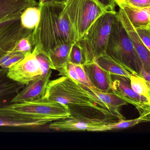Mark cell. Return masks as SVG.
I'll list each match as a JSON object with an SVG mask.
<instances>
[{
	"label": "cell",
	"instance_id": "1",
	"mask_svg": "<svg viewBox=\"0 0 150 150\" xmlns=\"http://www.w3.org/2000/svg\"><path fill=\"white\" fill-rule=\"evenodd\" d=\"M44 97L66 106L70 118L108 122L120 120L92 91L67 76L50 80Z\"/></svg>",
	"mask_w": 150,
	"mask_h": 150
},
{
	"label": "cell",
	"instance_id": "2",
	"mask_svg": "<svg viewBox=\"0 0 150 150\" xmlns=\"http://www.w3.org/2000/svg\"><path fill=\"white\" fill-rule=\"evenodd\" d=\"M38 5L41 19L32 32L35 45L32 52L47 57L50 51L57 45L75 42L65 1Z\"/></svg>",
	"mask_w": 150,
	"mask_h": 150
},
{
	"label": "cell",
	"instance_id": "3",
	"mask_svg": "<svg viewBox=\"0 0 150 150\" xmlns=\"http://www.w3.org/2000/svg\"><path fill=\"white\" fill-rule=\"evenodd\" d=\"M0 115L17 120L48 123L71 117L66 106L45 97L31 101L13 103L0 108Z\"/></svg>",
	"mask_w": 150,
	"mask_h": 150
},
{
	"label": "cell",
	"instance_id": "4",
	"mask_svg": "<svg viewBox=\"0 0 150 150\" xmlns=\"http://www.w3.org/2000/svg\"><path fill=\"white\" fill-rule=\"evenodd\" d=\"M105 55L132 75L139 76L143 64L117 13L111 26Z\"/></svg>",
	"mask_w": 150,
	"mask_h": 150
},
{
	"label": "cell",
	"instance_id": "5",
	"mask_svg": "<svg viewBox=\"0 0 150 150\" xmlns=\"http://www.w3.org/2000/svg\"><path fill=\"white\" fill-rule=\"evenodd\" d=\"M115 14L108 12L99 16L90 25L84 35L76 42L82 51L84 64L93 63L101 56L105 55Z\"/></svg>",
	"mask_w": 150,
	"mask_h": 150
},
{
	"label": "cell",
	"instance_id": "6",
	"mask_svg": "<svg viewBox=\"0 0 150 150\" xmlns=\"http://www.w3.org/2000/svg\"><path fill=\"white\" fill-rule=\"evenodd\" d=\"M65 2L75 42L97 18L109 12L98 0H66Z\"/></svg>",
	"mask_w": 150,
	"mask_h": 150
},
{
	"label": "cell",
	"instance_id": "7",
	"mask_svg": "<svg viewBox=\"0 0 150 150\" xmlns=\"http://www.w3.org/2000/svg\"><path fill=\"white\" fill-rule=\"evenodd\" d=\"M22 12L0 21V58L13 51L19 40L33 31L22 26Z\"/></svg>",
	"mask_w": 150,
	"mask_h": 150
},
{
	"label": "cell",
	"instance_id": "8",
	"mask_svg": "<svg viewBox=\"0 0 150 150\" xmlns=\"http://www.w3.org/2000/svg\"><path fill=\"white\" fill-rule=\"evenodd\" d=\"M111 79L110 93L133 105L138 110L139 115L150 114V100L132 90L129 79L115 74H111Z\"/></svg>",
	"mask_w": 150,
	"mask_h": 150
},
{
	"label": "cell",
	"instance_id": "9",
	"mask_svg": "<svg viewBox=\"0 0 150 150\" xmlns=\"http://www.w3.org/2000/svg\"><path fill=\"white\" fill-rule=\"evenodd\" d=\"M7 75L16 82L27 85L38 77L42 75L40 64L33 52L9 67Z\"/></svg>",
	"mask_w": 150,
	"mask_h": 150
},
{
	"label": "cell",
	"instance_id": "10",
	"mask_svg": "<svg viewBox=\"0 0 150 150\" xmlns=\"http://www.w3.org/2000/svg\"><path fill=\"white\" fill-rule=\"evenodd\" d=\"M102 121H88L74 118H68L52 122L49 128L57 131L71 132L87 131L89 132H106L108 130L107 123Z\"/></svg>",
	"mask_w": 150,
	"mask_h": 150
},
{
	"label": "cell",
	"instance_id": "11",
	"mask_svg": "<svg viewBox=\"0 0 150 150\" xmlns=\"http://www.w3.org/2000/svg\"><path fill=\"white\" fill-rule=\"evenodd\" d=\"M117 14L120 19L128 37L133 44L143 67L150 73V51L145 46L133 25L130 22L125 12L119 8Z\"/></svg>",
	"mask_w": 150,
	"mask_h": 150
},
{
	"label": "cell",
	"instance_id": "12",
	"mask_svg": "<svg viewBox=\"0 0 150 150\" xmlns=\"http://www.w3.org/2000/svg\"><path fill=\"white\" fill-rule=\"evenodd\" d=\"M52 71L46 75H41L26 85L12 101L13 103L31 101L44 97Z\"/></svg>",
	"mask_w": 150,
	"mask_h": 150
},
{
	"label": "cell",
	"instance_id": "13",
	"mask_svg": "<svg viewBox=\"0 0 150 150\" xmlns=\"http://www.w3.org/2000/svg\"><path fill=\"white\" fill-rule=\"evenodd\" d=\"M83 66L89 81L97 91L110 93L111 74L101 68L95 62Z\"/></svg>",
	"mask_w": 150,
	"mask_h": 150
},
{
	"label": "cell",
	"instance_id": "14",
	"mask_svg": "<svg viewBox=\"0 0 150 150\" xmlns=\"http://www.w3.org/2000/svg\"><path fill=\"white\" fill-rule=\"evenodd\" d=\"M8 70L0 69V108L12 103L13 98L25 86L10 79Z\"/></svg>",
	"mask_w": 150,
	"mask_h": 150
},
{
	"label": "cell",
	"instance_id": "15",
	"mask_svg": "<svg viewBox=\"0 0 150 150\" xmlns=\"http://www.w3.org/2000/svg\"><path fill=\"white\" fill-rule=\"evenodd\" d=\"M117 5L122 8L135 29L150 27V6L139 8L122 1Z\"/></svg>",
	"mask_w": 150,
	"mask_h": 150
},
{
	"label": "cell",
	"instance_id": "16",
	"mask_svg": "<svg viewBox=\"0 0 150 150\" xmlns=\"http://www.w3.org/2000/svg\"><path fill=\"white\" fill-rule=\"evenodd\" d=\"M74 43H67L57 45L50 51L47 58L51 69L57 70L59 75L65 70L69 63V56Z\"/></svg>",
	"mask_w": 150,
	"mask_h": 150
},
{
	"label": "cell",
	"instance_id": "17",
	"mask_svg": "<svg viewBox=\"0 0 150 150\" xmlns=\"http://www.w3.org/2000/svg\"><path fill=\"white\" fill-rule=\"evenodd\" d=\"M38 5L36 0H0V21Z\"/></svg>",
	"mask_w": 150,
	"mask_h": 150
},
{
	"label": "cell",
	"instance_id": "18",
	"mask_svg": "<svg viewBox=\"0 0 150 150\" xmlns=\"http://www.w3.org/2000/svg\"><path fill=\"white\" fill-rule=\"evenodd\" d=\"M96 95L105 104L110 112L118 117L119 120L124 119V117L119 112V108L127 105L128 103L112 93H104L100 91H93Z\"/></svg>",
	"mask_w": 150,
	"mask_h": 150
},
{
	"label": "cell",
	"instance_id": "19",
	"mask_svg": "<svg viewBox=\"0 0 150 150\" xmlns=\"http://www.w3.org/2000/svg\"><path fill=\"white\" fill-rule=\"evenodd\" d=\"M101 68L110 74L124 76L130 79L132 74L122 66L106 55H103L95 61Z\"/></svg>",
	"mask_w": 150,
	"mask_h": 150
},
{
	"label": "cell",
	"instance_id": "20",
	"mask_svg": "<svg viewBox=\"0 0 150 150\" xmlns=\"http://www.w3.org/2000/svg\"><path fill=\"white\" fill-rule=\"evenodd\" d=\"M40 19L41 11L39 5L29 7L21 14V24L26 29L34 30L38 26Z\"/></svg>",
	"mask_w": 150,
	"mask_h": 150
},
{
	"label": "cell",
	"instance_id": "21",
	"mask_svg": "<svg viewBox=\"0 0 150 150\" xmlns=\"http://www.w3.org/2000/svg\"><path fill=\"white\" fill-rule=\"evenodd\" d=\"M150 114L140 115L137 118L132 120H125L121 119L118 122H109L107 123L108 131L114 130L123 129L133 127L140 123L150 121Z\"/></svg>",
	"mask_w": 150,
	"mask_h": 150
},
{
	"label": "cell",
	"instance_id": "22",
	"mask_svg": "<svg viewBox=\"0 0 150 150\" xmlns=\"http://www.w3.org/2000/svg\"><path fill=\"white\" fill-rule=\"evenodd\" d=\"M48 123L43 121H22L0 115V126L10 127H36L45 125Z\"/></svg>",
	"mask_w": 150,
	"mask_h": 150
},
{
	"label": "cell",
	"instance_id": "23",
	"mask_svg": "<svg viewBox=\"0 0 150 150\" xmlns=\"http://www.w3.org/2000/svg\"><path fill=\"white\" fill-rule=\"evenodd\" d=\"M129 80L132 90L138 94L144 96L150 100V84L137 75L132 74Z\"/></svg>",
	"mask_w": 150,
	"mask_h": 150
},
{
	"label": "cell",
	"instance_id": "24",
	"mask_svg": "<svg viewBox=\"0 0 150 150\" xmlns=\"http://www.w3.org/2000/svg\"><path fill=\"white\" fill-rule=\"evenodd\" d=\"M35 46L31 32L29 35L19 40L13 51L21 52L24 54L25 57L32 53Z\"/></svg>",
	"mask_w": 150,
	"mask_h": 150
},
{
	"label": "cell",
	"instance_id": "25",
	"mask_svg": "<svg viewBox=\"0 0 150 150\" xmlns=\"http://www.w3.org/2000/svg\"><path fill=\"white\" fill-rule=\"evenodd\" d=\"M69 62L74 64L83 65L85 63V59L82 51L76 42L74 44L71 49Z\"/></svg>",
	"mask_w": 150,
	"mask_h": 150
},
{
	"label": "cell",
	"instance_id": "26",
	"mask_svg": "<svg viewBox=\"0 0 150 150\" xmlns=\"http://www.w3.org/2000/svg\"><path fill=\"white\" fill-rule=\"evenodd\" d=\"M74 65L75 71L81 81V84L92 92L96 90L90 82L85 72L83 65Z\"/></svg>",
	"mask_w": 150,
	"mask_h": 150
},
{
	"label": "cell",
	"instance_id": "27",
	"mask_svg": "<svg viewBox=\"0 0 150 150\" xmlns=\"http://www.w3.org/2000/svg\"><path fill=\"white\" fill-rule=\"evenodd\" d=\"M135 29L144 45L150 51V27H141Z\"/></svg>",
	"mask_w": 150,
	"mask_h": 150
},
{
	"label": "cell",
	"instance_id": "28",
	"mask_svg": "<svg viewBox=\"0 0 150 150\" xmlns=\"http://www.w3.org/2000/svg\"><path fill=\"white\" fill-rule=\"evenodd\" d=\"M37 59L40 64L42 75H46L51 71L48 59L45 55L39 54L36 56Z\"/></svg>",
	"mask_w": 150,
	"mask_h": 150
},
{
	"label": "cell",
	"instance_id": "29",
	"mask_svg": "<svg viewBox=\"0 0 150 150\" xmlns=\"http://www.w3.org/2000/svg\"><path fill=\"white\" fill-rule=\"evenodd\" d=\"M24 57L25 56L23 53L15 52L14 55L8 60L3 64L1 67L4 69H8L9 67L24 58Z\"/></svg>",
	"mask_w": 150,
	"mask_h": 150
},
{
	"label": "cell",
	"instance_id": "30",
	"mask_svg": "<svg viewBox=\"0 0 150 150\" xmlns=\"http://www.w3.org/2000/svg\"><path fill=\"white\" fill-rule=\"evenodd\" d=\"M98 1L109 12L114 13H116L115 8L117 5L115 0H98Z\"/></svg>",
	"mask_w": 150,
	"mask_h": 150
},
{
	"label": "cell",
	"instance_id": "31",
	"mask_svg": "<svg viewBox=\"0 0 150 150\" xmlns=\"http://www.w3.org/2000/svg\"><path fill=\"white\" fill-rule=\"evenodd\" d=\"M125 2L137 7L150 6V0H127Z\"/></svg>",
	"mask_w": 150,
	"mask_h": 150
},
{
	"label": "cell",
	"instance_id": "32",
	"mask_svg": "<svg viewBox=\"0 0 150 150\" xmlns=\"http://www.w3.org/2000/svg\"><path fill=\"white\" fill-rule=\"evenodd\" d=\"M139 77L143 78L144 80L146 81L148 84L150 83V72L145 70L144 67L142 68L140 71Z\"/></svg>",
	"mask_w": 150,
	"mask_h": 150
},
{
	"label": "cell",
	"instance_id": "33",
	"mask_svg": "<svg viewBox=\"0 0 150 150\" xmlns=\"http://www.w3.org/2000/svg\"><path fill=\"white\" fill-rule=\"evenodd\" d=\"M39 4H44L51 3L54 1H63L62 0H38Z\"/></svg>",
	"mask_w": 150,
	"mask_h": 150
},
{
	"label": "cell",
	"instance_id": "34",
	"mask_svg": "<svg viewBox=\"0 0 150 150\" xmlns=\"http://www.w3.org/2000/svg\"><path fill=\"white\" fill-rule=\"evenodd\" d=\"M127 1V0H115V1L116 4L119 3V2H122V1Z\"/></svg>",
	"mask_w": 150,
	"mask_h": 150
},
{
	"label": "cell",
	"instance_id": "35",
	"mask_svg": "<svg viewBox=\"0 0 150 150\" xmlns=\"http://www.w3.org/2000/svg\"><path fill=\"white\" fill-rule=\"evenodd\" d=\"M66 1V0H62V1Z\"/></svg>",
	"mask_w": 150,
	"mask_h": 150
}]
</instances>
